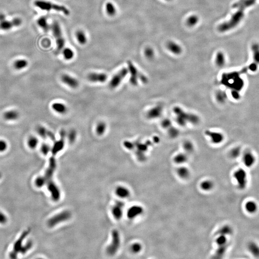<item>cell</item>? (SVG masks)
Returning <instances> with one entry per match:
<instances>
[{"label":"cell","instance_id":"d590c367","mask_svg":"<svg viewBox=\"0 0 259 259\" xmlns=\"http://www.w3.org/2000/svg\"><path fill=\"white\" fill-rule=\"evenodd\" d=\"M106 11L107 14L111 17L115 15L116 13V7L111 2H108L106 4Z\"/></svg>","mask_w":259,"mask_h":259},{"label":"cell","instance_id":"e0dca14e","mask_svg":"<svg viewBox=\"0 0 259 259\" xmlns=\"http://www.w3.org/2000/svg\"><path fill=\"white\" fill-rule=\"evenodd\" d=\"M108 76L104 73H91L87 76V79L91 82L103 83L107 79Z\"/></svg>","mask_w":259,"mask_h":259},{"label":"cell","instance_id":"f907efd6","mask_svg":"<svg viewBox=\"0 0 259 259\" xmlns=\"http://www.w3.org/2000/svg\"><path fill=\"white\" fill-rule=\"evenodd\" d=\"M51 150V147L48 144L44 143L41 146V151L44 155H47Z\"/></svg>","mask_w":259,"mask_h":259},{"label":"cell","instance_id":"6f0895ef","mask_svg":"<svg viewBox=\"0 0 259 259\" xmlns=\"http://www.w3.org/2000/svg\"><path fill=\"white\" fill-rule=\"evenodd\" d=\"M7 145L6 142L3 140H0V152H3L7 149Z\"/></svg>","mask_w":259,"mask_h":259},{"label":"cell","instance_id":"f5cc1de1","mask_svg":"<svg viewBox=\"0 0 259 259\" xmlns=\"http://www.w3.org/2000/svg\"><path fill=\"white\" fill-rule=\"evenodd\" d=\"M258 65H259L258 64L253 61L252 63H251V64L248 65V66L247 67V69L249 71H251V72L254 73V72H256L258 70Z\"/></svg>","mask_w":259,"mask_h":259},{"label":"cell","instance_id":"7c38bea8","mask_svg":"<svg viewBox=\"0 0 259 259\" xmlns=\"http://www.w3.org/2000/svg\"><path fill=\"white\" fill-rule=\"evenodd\" d=\"M56 168V162L54 156L52 155V157H51L49 159L48 166L47 169L46 170L45 174L44 176V177L46 180V183H47L48 181L53 180L52 178H53V174Z\"/></svg>","mask_w":259,"mask_h":259},{"label":"cell","instance_id":"bcb514c9","mask_svg":"<svg viewBox=\"0 0 259 259\" xmlns=\"http://www.w3.org/2000/svg\"><path fill=\"white\" fill-rule=\"evenodd\" d=\"M38 139L35 137H30V139H28V145L29 147L31 149H35L37 147L38 145Z\"/></svg>","mask_w":259,"mask_h":259},{"label":"cell","instance_id":"4dcf8cb0","mask_svg":"<svg viewBox=\"0 0 259 259\" xmlns=\"http://www.w3.org/2000/svg\"><path fill=\"white\" fill-rule=\"evenodd\" d=\"M214 187V184L210 180H205L200 184L201 188L203 191L209 192L211 191Z\"/></svg>","mask_w":259,"mask_h":259},{"label":"cell","instance_id":"4316f807","mask_svg":"<svg viewBox=\"0 0 259 259\" xmlns=\"http://www.w3.org/2000/svg\"><path fill=\"white\" fill-rule=\"evenodd\" d=\"M248 248L251 254L255 257H259V246L254 242H251L248 245Z\"/></svg>","mask_w":259,"mask_h":259},{"label":"cell","instance_id":"db71d44e","mask_svg":"<svg viewBox=\"0 0 259 259\" xmlns=\"http://www.w3.org/2000/svg\"><path fill=\"white\" fill-rule=\"evenodd\" d=\"M8 221V217L4 212L0 211V224L4 225Z\"/></svg>","mask_w":259,"mask_h":259},{"label":"cell","instance_id":"83f0119b","mask_svg":"<svg viewBox=\"0 0 259 259\" xmlns=\"http://www.w3.org/2000/svg\"><path fill=\"white\" fill-rule=\"evenodd\" d=\"M76 38L78 42L81 44L85 45L87 42V37L85 32L81 30H78L76 33Z\"/></svg>","mask_w":259,"mask_h":259},{"label":"cell","instance_id":"680465c9","mask_svg":"<svg viewBox=\"0 0 259 259\" xmlns=\"http://www.w3.org/2000/svg\"><path fill=\"white\" fill-rule=\"evenodd\" d=\"M6 19V16L2 13H0V22Z\"/></svg>","mask_w":259,"mask_h":259},{"label":"cell","instance_id":"f546056e","mask_svg":"<svg viewBox=\"0 0 259 259\" xmlns=\"http://www.w3.org/2000/svg\"><path fill=\"white\" fill-rule=\"evenodd\" d=\"M252 53H253V62L259 65V44L254 43L251 46Z\"/></svg>","mask_w":259,"mask_h":259},{"label":"cell","instance_id":"ba28073f","mask_svg":"<svg viewBox=\"0 0 259 259\" xmlns=\"http://www.w3.org/2000/svg\"><path fill=\"white\" fill-rule=\"evenodd\" d=\"M129 70L126 68L121 69L117 73H116L111 78L109 83V86L111 89L117 88L120 85L124 78L127 76Z\"/></svg>","mask_w":259,"mask_h":259},{"label":"cell","instance_id":"c3c4849f","mask_svg":"<svg viewBox=\"0 0 259 259\" xmlns=\"http://www.w3.org/2000/svg\"><path fill=\"white\" fill-rule=\"evenodd\" d=\"M183 148L186 152H192L194 149L193 145L191 142L187 141L183 144Z\"/></svg>","mask_w":259,"mask_h":259},{"label":"cell","instance_id":"7a4b0ae2","mask_svg":"<svg viewBox=\"0 0 259 259\" xmlns=\"http://www.w3.org/2000/svg\"><path fill=\"white\" fill-rule=\"evenodd\" d=\"M224 80L227 87L231 88V90L240 91L245 86V81L238 72H235L226 73L224 75Z\"/></svg>","mask_w":259,"mask_h":259},{"label":"cell","instance_id":"816d5d0a","mask_svg":"<svg viewBox=\"0 0 259 259\" xmlns=\"http://www.w3.org/2000/svg\"><path fill=\"white\" fill-rule=\"evenodd\" d=\"M145 56L148 59H151L154 57V52L153 50L150 48H147L145 50Z\"/></svg>","mask_w":259,"mask_h":259},{"label":"cell","instance_id":"ee69618b","mask_svg":"<svg viewBox=\"0 0 259 259\" xmlns=\"http://www.w3.org/2000/svg\"><path fill=\"white\" fill-rule=\"evenodd\" d=\"M198 20L199 19L197 16L192 15L187 19L186 23H187V25L189 27H193L198 23Z\"/></svg>","mask_w":259,"mask_h":259},{"label":"cell","instance_id":"7402d4cb","mask_svg":"<svg viewBox=\"0 0 259 259\" xmlns=\"http://www.w3.org/2000/svg\"><path fill=\"white\" fill-rule=\"evenodd\" d=\"M245 208L248 214H253L258 210V205L254 201H249L245 204Z\"/></svg>","mask_w":259,"mask_h":259},{"label":"cell","instance_id":"484cf974","mask_svg":"<svg viewBox=\"0 0 259 259\" xmlns=\"http://www.w3.org/2000/svg\"><path fill=\"white\" fill-rule=\"evenodd\" d=\"M167 48L172 53L175 54H179L182 51L181 47L178 44L172 41H170L167 43Z\"/></svg>","mask_w":259,"mask_h":259},{"label":"cell","instance_id":"f6af8a7d","mask_svg":"<svg viewBox=\"0 0 259 259\" xmlns=\"http://www.w3.org/2000/svg\"><path fill=\"white\" fill-rule=\"evenodd\" d=\"M35 184L36 187L38 188L42 187L46 184V181L44 176H39L35 180Z\"/></svg>","mask_w":259,"mask_h":259},{"label":"cell","instance_id":"91938a15","mask_svg":"<svg viewBox=\"0 0 259 259\" xmlns=\"http://www.w3.org/2000/svg\"><path fill=\"white\" fill-rule=\"evenodd\" d=\"M2 177V174L0 172V179H1Z\"/></svg>","mask_w":259,"mask_h":259},{"label":"cell","instance_id":"30bf717a","mask_svg":"<svg viewBox=\"0 0 259 259\" xmlns=\"http://www.w3.org/2000/svg\"><path fill=\"white\" fill-rule=\"evenodd\" d=\"M60 139L59 140L54 142L53 147L52 148L51 153L53 156L56 155L59 152L64 149V140L66 136V132L64 129H61L60 132Z\"/></svg>","mask_w":259,"mask_h":259},{"label":"cell","instance_id":"277c9868","mask_svg":"<svg viewBox=\"0 0 259 259\" xmlns=\"http://www.w3.org/2000/svg\"><path fill=\"white\" fill-rule=\"evenodd\" d=\"M51 28L55 39L57 50L58 51H60L64 49L65 42L60 25L58 22H54L51 26Z\"/></svg>","mask_w":259,"mask_h":259},{"label":"cell","instance_id":"7dc6e473","mask_svg":"<svg viewBox=\"0 0 259 259\" xmlns=\"http://www.w3.org/2000/svg\"><path fill=\"white\" fill-rule=\"evenodd\" d=\"M232 232V229H231V227L229 226H223L222 228L219 230V234L227 236L228 235L230 234Z\"/></svg>","mask_w":259,"mask_h":259},{"label":"cell","instance_id":"ac0fdd59","mask_svg":"<svg viewBox=\"0 0 259 259\" xmlns=\"http://www.w3.org/2000/svg\"><path fill=\"white\" fill-rule=\"evenodd\" d=\"M61 80L64 84L72 88L76 89L79 86V82L75 78L68 74H64L61 76Z\"/></svg>","mask_w":259,"mask_h":259},{"label":"cell","instance_id":"f35d334b","mask_svg":"<svg viewBox=\"0 0 259 259\" xmlns=\"http://www.w3.org/2000/svg\"><path fill=\"white\" fill-rule=\"evenodd\" d=\"M28 64V62L25 59H20L14 61V66L15 69L18 70L22 69L27 67Z\"/></svg>","mask_w":259,"mask_h":259},{"label":"cell","instance_id":"603a6c76","mask_svg":"<svg viewBox=\"0 0 259 259\" xmlns=\"http://www.w3.org/2000/svg\"><path fill=\"white\" fill-rule=\"evenodd\" d=\"M52 108L56 112L61 114H65L68 110L66 105L61 103H54L52 105Z\"/></svg>","mask_w":259,"mask_h":259},{"label":"cell","instance_id":"8fae6325","mask_svg":"<svg viewBox=\"0 0 259 259\" xmlns=\"http://www.w3.org/2000/svg\"><path fill=\"white\" fill-rule=\"evenodd\" d=\"M22 21L20 18H15L12 20H5L0 22V30H9L14 27H19Z\"/></svg>","mask_w":259,"mask_h":259},{"label":"cell","instance_id":"7bdbcfd3","mask_svg":"<svg viewBox=\"0 0 259 259\" xmlns=\"http://www.w3.org/2000/svg\"><path fill=\"white\" fill-rule=\"evenodd\" d=\"M77 133L74 129L71 130L67 135V137L70 144H73L76 139Z\"/></svg>","mask_w":259,"mask_h":259},{"label":"cell","instance_id":"9c48e42d","mask_svg":"<svg viewBox=\"0 0 259 259\" xmlns=\"http://www.w3.org/2000/svg\"><path fill=\"white\" fill-rule=\"evenodd\" d=\"M71 217V214L69 211H63L50 218L48 221V225L50 227H53L60 223L68 220Z\"/></svg>","mask_w":259,"mask_h":259},{"label":"cell","instance_id":"52a82bcc","mask_svg":"<svg viewBox=\"0 0 259 259\" xmlns=\"http://www.w3.org/2000/svg\"><path fill=\"white\" fill-rule=\"evenodd\" d=\"M112 242L108 247L107 252L110 255H114L120 246V236L117 230H114L112 232Z\"/></svg>","mask_w":259,"mask_h":259},{"label":"cell","instance_id":"836d02e7","mask_svg":"<svg viewBox=\"0 0 259 259\" xmlns=\"http://www.w3.org/2000/svg\"><path fill=\"white\" fill-rule=\"evenodd\" d=\"M123 207L115 204L112 209V214L115 218L120 219L123 216Z\"/></svg>","mask_w":259,"mask_h":259},{"label":"cell","instance_id":"d6a6232c","mask_svg":"<svg viewBox=\"0 0 259 259\" xmlns=\"http://www.w3.org/2000/svg\"><path fill=\"white\" fill-rule=\"evenodd\" d=\"M32 247H33V242L32 241L28 240L27 242H26V243L23 244L19 251V253L22 255L25 254L31 250Z\"/></svg>","mask_w":259,"mask_h":259},{"label":"cell","instance_id":"9f6ffc18","mask_svg":"<svg viewBox=\"0 0 259 259\" xmlns=\"http://www.w3.org/2000/svg\"><path fill=\"white\" fill-rule=\"evenodd\" d=\"M124 146L126 147V148L129 150H133L135 148V144L134 142H131L126 141L123 143Z\"/></svg>","mask_w":259,"mask_h":259},{"label":"cell","instance_id":"4fadbf2b","mask_svg":"<svg viewBox=\"0 0 259 259\" xmlns=\"http://www.w3.org/2000/svg\"><path fill=\"white\" fill-rule=\"evenodd\" d=\"M46 185L47 186L48 189L51 192L52 198L53 200L54 201H59L61 197L60 191L53 180L48 181L46 183Z\"/></svg>","mask_w":259,"mask_h":259},{"label":"cell","instance_id":"94428289","mask_svg":"<svg viewBox=\"0 0 259 259\" xmlns=\"http://www.w3.org/2000/svg\"><path fill=\"white\" fill-rule=\"evenodd\" d=\"M166 1H170V0H166Z\"/></svg>","mask_w":259,"mask_h":259},{"label":"cell","instance_id":"d4e9b609","mask_svg":"<svg viewBox=\"0 0 259 259\" xmlns=\"http://www.w3.org/2000/svg\"><path fill=\"white\" fill-rule=\"evenodd\" d=\"M178 176L182 179H187L190 177V171L188 168L185 167H180L177 169Z\"/></svg>","mask_w":259,"mask_h":259},{"label":"cell","instance_id":"b9f144b4","mask_svg":"<svg viewBox=\"0 0 259 259\" xmlns=\"http://www.w3.org/2000/svg\"><path fill=\"white\" fill-rule=\"evenodd\" d=\"M242 153V149L240 147L237 146L231 150L230 152V155L233 158H236L240 156Z\"/></svg>","mask_w":259,"mask_h":259},{"label":"cell","instance_id":"ffe728a7","mask_svg":"<svg viewBox=\"0 0 259 259\" xmlns=\"http://www.w3.org/2000/svg\"><path fill=\"white\" fill-rule=\"evenodd\" d=\"M162 111V107L160 105L152 108L147 112V118L150 119L158 118L161 115Z\"/></svg>","mask_w":259,"mask_h":259},{"label":"cell","instance_id":"9a60e30c","mask_svg":"<svg viewBox=\"0 0 259 259\" xmlns=\"http://www.w3.org/2000/svg\"><path fill=\"white\" fill-rule=\"evenodd\" d=\"M206 136H208L212 143L214 144H220L224 141V135L221 133L218 132H214V131H207L205 132Z\"/></svg>","mask_w":259,"mask_h":259},{"label":"cell","instance_id":"5b68a950","mask_svg":"<svg viewBox=\"0 0 259 259\" xmlns=\"http://www.w3.org/2000/svg\"><path fill=\"white\" fill-rule=\"evenodd\" d=\"M127 63L129 72L131 74V77L130 78V82L131 84L133 86H136L138 84V78L140 79L141 81L143 82L146 83L147 81L146 77L138 71L132 61H129Z\"/></svg>","mask_w":259,"mask_h":259},{"label":"cell","instance_id":"8992f818","mask_svg":"<svg viewBox=\"0 0 259 259\" xmlns=\"http://www.w3.org/2000/svg\"><path fill=\"white\" fill-rule=\"evenodd\" d=\"M233 176L238 188L240 190L245 189L248 184V175L246 171L242 168H239L234 172Z\"/></svg>","mask_w":259,"mask_h":259},{"label":"cell","instance_id":"2e32d148","mask_svg":"<svg viewBox=\"0 0 259 259\" xmlns=\"http://www.w3.org/2000/svg\"><path fill=\"white\" fill-rule=\"evenodd\" d=\"M256 160L255 156L251 151H246L243 154L242 161L246 167H252L255 163Z\"/></svg>","mask_w":259,"mask_h":259},{"label":"cell","instance_id":"5bb4252c","mask_svg":"<svg viewBox=\"0 0 259 259\" xmlns=\"http://www.w3.org/2000/svg\"><path fill=\"white\" fill-rule=\"evenodd\" d=\"M30 229H28L26 230L22 233V234L20 235L19 238L14 242V246H13V249L12 251H14L15 253H17L18 254L20 249L24 244V240L26 239V238H27L28 234H30Z\"/></svg>","mask_w":259,"mask_h":259},{"label":"cell","instance_id":"8d00e7d4","mask_svg":"<svg viewBox=\"0 0 259 259\" xmlns=\"http://www.w3.org/2000/svg\"><path fill=\"white\" fill-rule=\"evenodd\" d=\"M63 56L66 60H71L74 57V52L69 48H65L63 49Z\"/></svg>","mask_w":259,"mask_h":259},{"label":"cell","instance_id":"cb8c5ba5","mask_svg":"<svg viewBox=\"0 0 259 259\" xmlns=\"http://www.w3.org/2000/svg\"><path fill=\"white\" fill-rule=\"evenodd\" d=\"M37 24L45 32L49 30L51 27L48 22L47 18L45 17H41L37 20Z\"/></svg>","mask_w":259,"mask_h":259},{"label":"cell","instance_id":"6da1fadb","mask_svg":"<svg viewBox=\"0 0 259 259\" xmlns=\"http://www.w3.org/2000/svg\"><path fill=\"white\" fill-rule=\"evenodd\" d=\"M176 121L179 125L185 126L187 124L195 125L200 121L199 117L192 113L186 112L179 107H176L173 109Z\"/></svg>","mask_w":259,"mask_h":259},{"label":"cell","instance_id":"60d3db41","mask_svg":"<svg viewBox=\"0 0 259 259\" xmlns=\"http://www.w3.org/2000/svg\"><path fill=\"white\" fill-rule=\"evenodd\" d=\"M216 63L217 65L219 67H222L225 64V57L224 53L222 52L217 53L216 57Z\"/></svg>","mask_w":259,"mask_h":259},{"label":"cell","instance_id":"e575fe53","mask_svg":"<svg viewBox=\"0 0 259 259\" xmlns=\"http://www.w3.org/2000/svg\"><path fill=\"white\" fill-rule=\"evenodd\" d=\"M188 160V157L185 154L180 153L177 154L174 158V161L176 164H183Z\"/></svg>","mask_w":259,"mask_h":259},{"label":"cell","instance_id":"11a10c76","mask_svg":"<svg viewBox=\"0 0 259 259\" xmlns=\"http://www.w3.org/2000/svg\"><path fill=\"white\" fill-rule=\"evenodd\" d=\"M231 96L233 99L236 100H239L241 98V95H240V91H239L231 90Z\"/></svg>","mask_w":259,"mask_h":259},{"label":"cell","instance_id":"1f68e13d","mask_svg":"<svg viewBox=\"0 0 259 259\" xmlns=\"http://www.w3.org/2000/svg\"><path fill=\"white\" fill-rule=\"evenodd\" d=\"M216 242L218 245V248L227 247L226 244L227 243V237L224 235L219 234V236L216 239Z\"/></svg>","mask_w":259,"mask_h":259},{"label":"cell","instance_id":"d6986e66","mask_svg":"<svg viewBox=\"0 0 259 259\" xmlns=\"http://www.w3.org/2000/svg\"><path fill=\"white\" fill-rule=\"evenodd\" d=\"M143 212L144 209L142 206L134 205L131 207L128 211V217L130 219H133L142 214Z\"/></svg>","mask_w":259,"mask_h":259},{"label":"cell","instance_id":"f1b7e54d","mask_svg":"<svg viewBox=\"0 0 259 259\" xmlns=\"http://www.w3.org/2000/svg\"><path fill=\"white\" fill-rule=\"evenodd\" d=\"M116 194L120 198H127L130 195V192L128 189L124 187H119L116 191Z\"/></svg>","mask_w":259,"mask_h":259},{"label":"cell","instance_id":"681fc988","mask_svg":"<svg viewBox=\"0 0 259 259\" xmlns=\"http://www.w3.org/2000/svg\"><path fill=\"white\" fill-rule=\"evenodd\" d=\"M142 249V247L139 243H136L132 245L131 250L134 253H137L140 252Z\"/></svg>","mask_w":259,"mask_h":259},{"label":"cell","instance_id":"44dd1931","mask_svg":"<svg viewBox=\"0 0 259 259\" xmlns=\"http://www.w3.org/2000/svg\"><path fill=\"white\" fill-rule=\"evenodd\" d=\"M39 135L43 138H50L52 141H55V136L52 132L48 131L43 126H39L37 128Z\"/></svg>","mask_w":259,"mask_h":259},{"label":"cell","instance_id":"74e56055","mask_svg":"<svg viewBox=\"0 0 259 259\" xmlns=\"http://www.w3.org/2000/svg\"><path fill=\"white\" fill-rule=\"evenodd\" d=\"M107 128L106 123L103 121H100L98 123L96 127V133L98 136H102L105 133Z\"/></svg>","mask_w":259,"mask_h":259},{"label":"cell","instance_id":"ab89813d","mask_svg":"<svg viewBox=\"0 0 259 259\" xmlns=\"http://www.w3.org/2000/svg\"><path fill=\"white\" fill-rule=\"evenodd\" d=\"M18 113L17 111H10L5 113L4 114L5 118L7 120H14L17 119L18 117Z\"/></svg>","mask_w":259,"mask_h":259},{"label":"cell","instance_id":"3957f363","mask_svg":"<svg viewBox=\"0 0 259 259\" xmlns=\"http://www.w3.org/2000/svg\"><path fill=\"white\" fill-rule=\"evenodd\" d=\"M34 5L36 7L43 11H50L53 10L57 12H61L65 15H68L70 14V11L64 5L53 4L50 2L44 0H37L35 2Z\"/></svg>","mask_w":259,"mask_h":259}]
</instances>
